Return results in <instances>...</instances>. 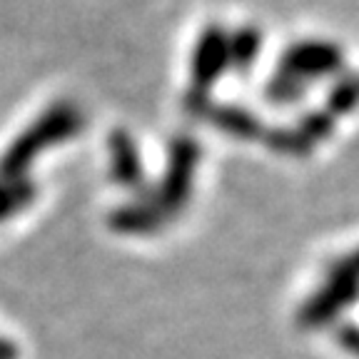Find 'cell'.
Wrapping results in <instances>:
<instances>
[{
	"mask_svg": "<svg viewBox=\"0 0 359 359\" xmlns=\"http://www.w3.org/2000/svg\"><path fill=\"white\" fill-rule=\"evenodd\" d=\"M80 128H83V115L75 105L57 102V105L48 107L25 133H20V137L8 147L6 155L0 157V180L11 182V180L25 177L28 168L40 152L57 142H65Z\"/></svg>",
	"mask_w": 359,
	"mask_h": 359,
	"instance_id": "6da1fadb",
	"label": "cell"
},
{
	"mask_svg": "<svg viewBox=\"0 0 359 359\" xmlns=\"http://www.w3.org/2000/svg\"><path fill=\"white\" fill-rule=\"evenodd\" d=\"M197 163H200V145L192 140L190 135H180V137H175L170 142L165 175L160 180V185H157L155 195L147 197L168 219L172 215H177L190 200Z\"/></svg>",
	"mask_w": 359,
	"mask_h": 359,
	"instance_id": "7a4b0ae2",
	"label": "cell"
},
{
	"mask_svg": "<svg viewBox=\"0 0 359 359\" xmlns=\"http://www.w3.org/2000/svg\"><path fill=\"white\" fill-rule=\"evenodd\" d=\"M342 50L330 40H302L290 45L280 60V70L294 75L304 85L342 70Z\"/></svg>",
	"mask_w": 359,
	"mask_h": 359,
	"instance_id": "3957f363",
	"label": "cell"
},
{
	"mask_svg": "<svg viewBox=\"0 0 359 359\" xmlns=\"http://www.w3.org/2000/svg\"><path fill=\"white\" fill-rule=\"evenodd\" d=\"M359 297V277L349 275L344 269H339L337 264L330 267V277L327 285L322 287L302 309V322L309 327L327 325L332 322V317L347 309L349 304H354Z\"/></svg>",
	"mask_w": 359,
	"mask_h": 359,
	"instance_id": "277c9868",
	"label": "cell"
},
{
	"mask_svg": "<svg viewBox=\"0 0 359 359\" xmlns=\"http://www.w3.org/2000/svg\"><path fill=\"white\" fill-rule=\"evenodd\" d=\"M230 33L219 25H210L200 33L192 50V88L210 90L219 80V75L230 67Z\"/></svg>",
	"mask_w": 359,
	"mask_h": 359,
	"instance_id": "5b68a950",
	"label": "cell"
},
{
	"mask_svg": "<svg viewBox=\"0 0 359 359\" xmlns=\"http://www.w3.org/2000/svg\"><path fill=\"white\" fill-rule=\"evenodd\" d=\"M110 177L125 190H145V168H142L137 142L128 130H115L110 135Z\"/></svg>",
	"mask_w": 359,
	"mask_h": 359,
	"instance_id": "8992f818",
	"label": "cell"
},
{
	"mask_svg": "<svg viewBox=\"0 0 359 359\" xmlns=\"http://www.w3.org/2000/svg\"><path fill=\"white\" fill-rule=\"evenodd\" d=\"M165 222H168V217L152 205V200L123 205L110 215V227L125 232V235H147V232L160 230Z\"/></svg>",
	"mask_w": 359,
	"mask_h": 359,
	"instance_id": "52a82bcc",
	"label": "cell"
},
{
	"mask_svg": "<svg viewBox=\"0 0 359 359\" xmlns=\"http://www.w3.org/2000/svg\"><path fill=\"white\" fill-rule=\"evenodd\" d=\"M208 118L215 128L232 135V137H240V140L262 137V125H259V120L255 118V112H250L242 105H232V102H227V105H212Z\"/></svg>",
	"mask_w": 359,
	"mask_h": 359,
	"instance_id": "ba28073f",
	"label": "cell"
},
{
	"mask_svg": "<svg viewBox=\"0 0 359 359\" xmlns=\"http://www.w3.org/2000/svg\"><path fill=\"white\" fill-rule=\"evenodd\" d=\"M227 45H230V67H237V70H250L255 65V60L259 57V50H262V33L252 25H245V28L235 30L227 38Z\"/></svg>",
	"mask_w": 359,
	"mask_h": 359,
	"instance_id": "9c48e42d",
	"label": "cell"
},
{
	"mask_svg": "<svg viewBox=\"0 0 359 359\" xmlns=\"http://www.w3.org/2000/svg\"><path fill=\"white\" fill-rule=\"evenodd\" d=\"M35 197V185L28 177L20 180H0V222L25 210Z\"/></svg>",
	"mask_w": 359,
	"mask_h": 359,
	"instance_id": "30bf717a",
	"label": "cell"
},
{
	"mask_svg": "<svg viewBox=\"0 0 359 359\" xmlns=\"http://www.w3.org/2000/svg\"><path fill=\"white\" fill-rule=\"evenodd\" d=\"M304 90H307V85H304L302 80L285 73V70H277V73L267 80V85H264V97H267V102H272V105L290 107L302 100Z\"/></svg>",
	"mask_w": 359,
	"mask_h": 359,
	"instance_id": "8fae6325",
	"label": "cell"
},
{
	"mask_svg": "<svg viewBox=\"0 0 359 359\" xmlns=\"http://www.w3.org/2000/svg\"><path fill=\"white\" fill-rule=\"evenodd\" d=\"M359 105V75L339 78L327 93V107L330 115H347Z\"/></svg>",
	"mask_w": 359,
	"mask_h": 359,
	"instance_id": "7c38bea8",
	"label": "cell"
},
{
	"mask_svg": "<svg viewBox=\"0 0 359 359\" xmlns=\"http://www.w3.org/2000/svg\"><path fill=\"white\" fill-rule=\"evenodd\" d=\"M264 142L275 152H282V155H307L309 152V142L304 140L302 135L294 130H287V128H275V130H267L262 133Z\"/></svg>",
	"mask_w": 359,
	"mask_h": 359,
	"instance_id": "4fadbf2b",
	"label": "cell"
},
{
	"mask_svg": "<svg viewBox=\"0 0 359 359\" xmlns=\"http://www.w3.org/2000/svg\"><path fill=\"white\" fill-rule=\"evenodd\" d=\"M332 130H334V120H332V115L330 112H320V110L304 112L302 120H299V125H297V133L302 135L309 145L327 140V137L332 135Z\"/></svg>",
	"mask_w": 359,
	"mask_h": 359,
	"instance_id": "5bb4252c",
	"label": "cell"
},
{
	"mask_svg": "<svg viewBox=\"0 0 359 359\" xmlns=\"http://www.w3.org/2000/svg\"><path fill=\"white\" fill-rule=\"evenodd\" d=\"M182 107L190 118H208L210 110H212V102H210L208 90H197L190 88L185 93V100H182Z\"/></svg>",
	"mask_w": 359,
	"mask_h": 359,
	"instance_id": "9a60e30c",
	"label": "cell"
},
{
	"mask_svg": "<svg viewBox=\"0 0 359 359\" xmlns=\"http://www.w3.org/2000/svg\"><path fill=\"white\" fill-rule=\"evenodd\" d=\"M337 267L344 269V272H349V275L359 277V250H354L352 255H347L344 259H337Z\"/></svg>",
	"mask_w": 359,
	"mask_h": 359,
	"instance_id": "2e32d148",
	"label": "cell"
},
{
	"mask_svg": "<svg viewBox=\"0 0 359 359\" xmlns=\"http://www.w3.org/2000/svg\"><path fill=\"white\" fill-rule=\"evenodd\" d=\"M342 342L347 349H352V352L359 354V330L357 327H344L342 330Z\"/></svg>",
	"mask_w": 359,
	"mask_h": 359,
	"instance_id": "e0dca14e",
	"label": "cell"
},
{
	"mask_svg": "<svg viewBox=\"0 0 359 359\" xmlns=\"http://www.w3.org/2000/svg\"><path fill=\"white\" fill-rule=\"evenodd\" d=\"M0 359H13V347L0 339Z\"/></svg>",
	"mask_w": 359,
	"mask_h": 359,
	"instance_id": "ac0fdd59",
	"label": "cell"
}]
</instances>
